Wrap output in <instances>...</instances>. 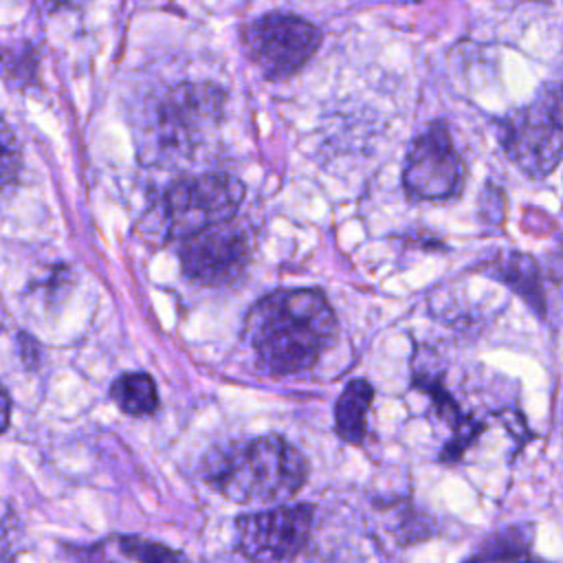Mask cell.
Wrapping results in <instances>:
<instances>
[{"label":"cell","mask_w":563,"mask_h":563,"mask_svg":"<svg viewBox=\"0 0 563 563\" xmlns=\"http://www.w3.org/2000/svg\"><path fill=\"white\" fill-rule=\"evenodd\" d=\"M244 339L271 374H297L336 339V314L323 292L288 288L264 295L244 319Z\"/></svg>","instance_id":"obj_1"},{"label":"cell","mask_w":563,"mask_h":563,"mask_svg":"<svg viewBox=\"0 0 563 563\" xmlns=\"http://www.w3.org/2000/svg\"><path fill=\"white\" fill-rule=\"evenodd\" d=\"M205 482L233 504L282 506L308 479L303 453L282 435H257L213 446L202 460Z\"/></svg>","instance_id":"obj_2"},{"label":"cell","mask_w":563,"mask_h":563,"mask_svg":"<svg viewBox=\"0 0 563 563\" xmlns=\"http://www.w3.org/2000/svg\"><path fill=\"white\" fill-rule=\"evenodd\" d=\"M499 145L528 178L550 176L563 161V86L548 81L497 123Z\"/></svg>","instance_id":"obj_3"},{"label":"cell","mask_w":563,"mask_h":563,"mask_svg":"<svg viewBox=\"0 0 563 563\" xmlns=\"http://www.w3.org/2000/svg\"><path fill=\"white\" fill-rule=\"evenodd\" d=\"M242 198V180L229 174L211 172L176 180L165 194V224L169 238L187 240L231 222Z\"/></svg>","instance_id":"obj_4"},{"label":"cell","mask_w":563,"mask_h":563,"mask_svg":"<svg viewBox=\"0 0 563 563\" xmlns=\"http://www.w3.org/2000/svg\"><path fill=\"white\" fill-rule=\"evenodd\" d=\"M314 506L282 504L235 519V548L251 563H292L312 534Z\"/></svg>","instance_id":"obj_5"},{"label":"cell","mask_w":563,"mask_h":563,"mask_svg":"<svg viewBox=\"0 0 563 563\" xmlns=\"http://www.w3.org/2000/svg\"><path fill=\"white\" fill-rule=\"evenodd\" d=\"M242 44L264 77L286 79L317 53L321 31L299 15L275 11L255 18L244 29Z\"/></svg>","instance_id":"obj_6"},{"label":"cell","mask_w":563,"mask_h":563,"mask_svg":"<svg viewBox=\"0 0 563 563\" xmlns=\"http://www.w3.org/2000/svg\"><path fill=\"white\" fill-rule=\"evenodd\" d=\"M402 187L413 200H449L464 187V161L444 119L420 130L405 156Z\"/></svg>","instance_id":"obj_7"},{"label":"cell","mask_w":563,"mask_h":563,"mask_svg":"<svg viewBox=\"0 0 563 563\" xmlns=\"http://www.w3.org/2000/svg\"><path fill=\"white\" fill-rule=\"evenodd\" d=\"M224 90L216 84H178L158 106L156 132L165 150L191 152L222 119Z\"/></svg>","instance_id":"obj_8"},{"label":"cell","mask_w":563,"mask_h":563,"mask_svg":"<svg viewBox=\"0 0 563 563\" xmlns=\"http://www.w3.org/2000/svg\"><path fill=\"white\" fill-rule=\"evenodd\" d=\"M251 262V238L233 220L183 240L180 266L185 277L202 286L235 282Z\"/></svg>","instance_id":"obj_9"},{"label":"cell","mask_w":563,"mask_h":563,"mask_svg":"<svg viewBox=\"0 0 563 563\" xmlns=\"http://www.w3.org/2000/svg\"><path fill=\"white\" fill-rule=\"evenodd\" d=\"M413 387L424 391L433 407L438 409L440 418L451 427V438L446 440V444L440 451V460L442 462H457L462 460V455L466 453V449L477 440V435L482 433V424L464 413L460 409V405L455 402V398L449 394V389L442 385V380L438 376H431L429 372H422L420 367L413 369Z\"/></svg>","instance_id":"obj_10"},{"label":"cell","mask_w":563,"mask_h":563,"mask_svg":"<svg viewBox=\"0 0 563 563\" xmlns=\"http://www.w3.org/2000/svg\"><path fill=\"white\" fill-rule=\"evenodd\" d=\"M484 273L506 284L534 310L537 317L543 319L548 314L541 268L532 255L521 251H506L497 255L490 264H486Z\"/></svg>","instance_id":"obj_11"},{"label":"cell","mask_w":563,"mask_h":563,"mask_svg":"<svg viewBox=\"0 0 563 563\" xmlns=\"http://www.w3.org/2000/svg\"><path fill=\"white\" fill-rule=\"evenodd\" d=\"M374 398V387L365 378H352L336 398L334 429L347 444H361L367 433V411Z\"/></svg>","instance_id":"obj_12"},{"label":"cell","mask_w":563,"mask_h":563,"mask_svg":"<svg viewBox=\"0 0 563 563\" xmlns=\"http://www.w3.org/2000/svg\"><path fill=\"white\" fill-rule=\"evenodd\" d=\"M534 541L532 523H517L490 534L464 563H519L530 559Z\"/></svg>","instance_id":"obj_13"},{"label":"cell","mask_w":563,"mask_h":563,"mask_svg":"<svg viewBox=\"0 0 563 563\" xmlns=\"http://www.w3.org/2000/svg\"><path fill=\"white\" fill-rule=\"evenodd\" d=\"M110 396L119 405V409L128 416H150L158 407V389L150 374L130 372L121 374L110 385Z\"/></svg>","instance_id":"obj_14"},{"label":"cell","mask_w":563,"mask_h":563,"mask_svg":"<svg viewBox=\"0 0 563 563\" xmlns=\"http://www.w3.org/2000/svg\"><path fill=\"white\" fill-rule=\"evenodd\" d=\"M114 543L119 545V552L134 563H189L185 552L139 534H121Z\"/></svg>","instance_id":"obj_15"},{"label":"cell","mask_w":563,"mask_h":563,"mask_svg":"<svg viewBox=\"0 0 563 563\" xmlns=\"http://www.w3.org/2000/svg\"><path fill=\"white\" fill-rule=\"evenodd\" d=\"M22 167V150L13 130L0 119V187L13 183Z\"/></svg>","instance_id":"obj_16"},{"label":"cell","mask_w":563,"mask_h":563,"mask_svg":"<svg viewBox=\"0 0 563 563\" xmlns=\"http://www.w3.org/2000/svg\"><path fill=\"white\" fill-rule=\"evenodd\" d=\"M33 51L29 46L22 48H7L0 53V73L7 77V81H18L24 84L29 75L33 73Z\"/></svg>","instance_id":"obj_17"},{"label":"cell","mask_w":563,"mask_h":563,"mask_svg":"<svg viewBox=\"0 0 563 563\" xmlns=\"http://www.w3.org/2000/svg\"><path fill=\"white\" fill-rule=\"evenodd\" d=\"M9 416H11V400L7 389L0 383V433L9 427Z\"/></svg>","instance_id":"obj_18"},{"label":"cell","mask_w":563,"mask_h":563,"mask_svg":"<svg viewBox=\"0 0 563 563\" xmlns=\"http://www.w3.org/2000/svg\"><path fill=\"white\" fill-rule=\"evenodd\" d=\"M519 563H541V561H532V559H523V561H519Z\"/></svg>","instance_id":"obj_19"}]
</instances>
